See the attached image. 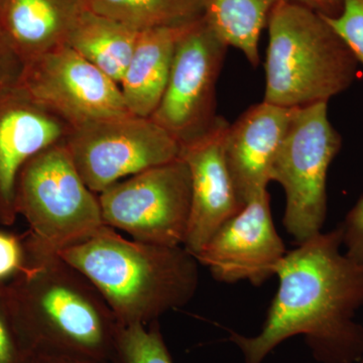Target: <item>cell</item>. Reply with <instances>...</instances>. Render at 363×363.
<instances>
[{"label": "cell", "mask_w": 363, "mask_h": 363, "mask_svg": "<svg viewBox=\"0 0 363 363\" xmlns=\"http://www.w3.org/2000/svg\"><path fill=\"white\" fill-rule=\"evenodd\" d=\"M228 48L203 18L190 23L177 42L166 90L150 118L181 145L218 121L216 84Z\"/></svg>", "instance_id": "9c48e42d"}, {"label": "cell", "mask_w": 363, "mask_h": 363, "mask_svg": "<svg viewBox=\"0 0 363 363\" xmlns=\"http://www.w3.org/2000/svg\"><path fill=\"white\" fill-rule=\"evenodd\" d=\"M286 253L266 191L224 223L195 257L216 281H248L259 286L276 274Z\"/></svg>", "instance_id": "8fae6325"}, {"label": "cell", "mask_w": 363, "mask_h": 363, "mask_svg": "<svg viewBox=\"0 0 363 363\" xmlns=\"http://www.w3.org/2000/svg\"><path fill=\"white\" fill-rule=\"evenodd\" d=\"M83 7L80 0H6L0 32L26 64L67 45Z\"/></svg>", "instance_id": "9a60e30c"}, {"label": "cell", "mask_w": 363, "mask_h": 363, "mask_svg": "<svg viewBox=\"0 0 363 363\" xmlns=\"http://www.w3.org/2000/svg\"><path fill=\"white\" fill-rule=\"evenodd\" d=\"M358 208H359L360 212L363 214V198L358 201Z\"/></svg>", "instance_id": "4316f807"}, {"label": "cell", "mask_w": 363, "mask_h": 363, "mask_svg": "<svg viewBox=\"0 0 363 363\" xmlns=\"http://www.w3.org/2000/svg\"><path fill=\"white\" fill-rule=\"evenodd\" d=\"M80 176L91 191L107 188L180 157L181 145L150 117L130 116L72 128L65 140Z\"/></svg>", "instance_id": "ba28073f"}, {"label": "cell", "mask_w": 363, "mask_h": 363, "mask_svg": "<svg viewBox=\"0 0 363 363\" xmlns=\"http://www.w3.org/2000/svg\"><path fill=\"white\" fill-rule=\"evenodd\" d=\"M342 138L328 118V104L295 108L271 169L286 193L284 225L298 243L321 233L327 213L326 180Z\"/></svg>", "instance_id": "8992f818"}, {"label": "cell", "mask_w": 363, "mask_h": 363, "mask_svg": "<svg viewBox=\"0 0 363 363\" xmlns=\"http://www.w3.org/2000/svg\"><path fill=\"white\" fill-rule=\"evenodd\" d=\"M6 0H0V11H1L2 6H4V4Z\"/></svg>", "instance_id": "83f0119b"}, {"label": "cell", "mask_w": 363, "mask_h": 363, "mask_svg": "<svg viewBox=\"0 0 363 363\" xmlns=\"http://www.w3.org/2000/svg\"><path fill=\"white\" fill-rule=\"evenodd\" d=\"M85 9L138 32L182 26L203 18L206 0H80Z\"/></svg>", "instance_id": "d6986e66"}, {"label": "cell", "mask_w": 363, "mask_h": 363, "mask_svg": "<svg viewBox=\"0 0 363 363\" xmlns=\"http://www.w3.org/2000/svg\"><path fill=\"white\" fill-rule=\"evenodd\" d=\"M228 124L219 116L211 130L181 145L180 157L187 164L192 186L183 247L194 257L245 206L234 187L224 156V135Z\"/></svg>", "instance_id": "7c38bea8"}, {"label": "cell", "mask_w": 363, "mask_h": 363, "mask_svg": "<svg viewBox=\"0 0 363 363\" xmlns=\"http://www.w3.org/2000/svg\"><path fill=\"white\" fill-rule=\"evenodd\" d=\"M295 108L277 105H252L224 135V156L241 203L267 191L272 162L285 138Z\"/></svg>", "instance_id": "5bb4252c"}, {"label": "cell", "mask_w": 363, "mask_h": 363, "mask_svg": "<svg viewBox=\"0 0 363 363\" xmlns=\"http://www.w3.org/2000/svg\"><path fill=\"white\" fill-rule=\"evenodd\" d=\"M138 30L83 7L67 45L119 85L135 51Z\"/></svg>", "instance_id": "e0dca14e"}, {"label": "cell", "mask_w": 363, "mask_h": 363, "mask_svg": "<svg viewBox=\"0 0 363 363\" xmlns=\"http://www.w3.org/2000/svg\"><path fill=\"white\" fill-rule=\"evenodd\" d=\"M30 363H114L109 362H99V360L90 359H66V358H40L32 359Z\"/></svg>", "instance_id": "484cf974"}, {"label": "cell", "mask_w": 363, "mask_h": 363, "mask_svg": "<svg viewBox=\"0 0 363 363\" xmlns=\"http://www.w3.org/2000/svg\"><path fill=\"white\" fill-rule=\"evenodd\" d=\"M281 0H206L205 23L228 47L240 50L252 66L259 64V39L269 13Z\"/></svg>", "instance_id": "ac0fdd59"}, {"label": "cell", "mask_w": 363, "mask_h": 363, "mask_svg": "<svg viewBox=\"0 0 363 363\" xmlns=\"http://www.w3.org/2000/svg\"><path fill=\"white\" fill-rule=\"evenodd\" d=\"M16 209L28 222L26 253L58 255L105 226L96 193L79 174L65 140L47 147L21 169Z\"/></svg>", "instance_id": "5b68a950"}, {"label": "cell", "mask_w": 363, "mask_h": 363, "mask_svg": "<svg viewBox=\"0 0 363 363\" xmlns=\"http://www.w3.org/2000/svg\"><path fill=\"white\" fill-rule=\"evenodd\" d=\"M360 363H363V354H362V358H360V360H359Z\"/></svg>", "instance_id": "f1b7e54d"}, {"label": "cell", "mask_w": 363, "mask_h": 363, "mask_svg": "<svg viewBox=\"0 0 363 363\" xmlns=\"http://www.w3.org/2000/svg\"><path fill=\"white\" fill-rule=\"evenodd\" d=\"M23 66V62L0 32V94L18 87Z\"/></svg>", "instance_id": "cb8c5ba5"}, {"label": "cell", "mask_w": 363, "mask_h": 363, "mask_svg": "<svg viewBox=\"0 0 363 363\" xmlns=\"http://www.w3.org/2000/svg\"><path fill=\"white\" fill-rule=\"evenodd\" d=\"M25 262L23 238L0 231V284L13 279L23 269Z\"/></svg>", "instance_id": "603a6c76"}, {"label": "cell", "mask_w": 363, "mask_h": 363, "mask_svg": "<svg viewBox=\"0 0 363 363\" xmlns=\"http://www.w3.org/2000/svg\"><path fill=\"white\" fill-rule=\"evenodd\" d=\"M16 88L72 128L131 114L119 85L68 45L26 62Z\"/></svg>", "instance_id": "30bf717a"}, {"label": "cell", "mask_w": 363, "mask_h": 363, "mask_svg": "<svg viewBox=\"0 0 363 363\" xmlns=\"http://www.w3.org/2000/svg\"><path fill=\"white\" fill-rule=\"evenodd\" d=\"M343 227L320 233L286 252L277 267L279 289L259 335L231 332L245 363H262L286 339L305 336L321 363H355L363 354V259L341 252Z\"/></svg>", "instance_id": "6da1fadb"}, {"label": "cell", "mask_w": 363, "mask_h": 363, "mask_svg": "<svg viewBox=\"0 0 363 363\" xmlns=\"http://www.w3.org/2000/svg\"><path fill=\"white\" fill-rule=\"evenodd\" d=\"M190 25V23H189ZM189 25L150 28L138 33L119 87L133 116L150 117L166 90L176 45Z\"/></svg>", "instance_id": "2e32d148"}, {"label": "cell", "mask_w": 363, "mask_h": 363, "mask_svg": "<svg viewBox=\"0 0 363 363\" xmlns=\"http://www.w3.org/2000/svg\"><path fill=\"white\" fill-rule=\"evenodd\" d=\"M72 128L18 88L0 94V224L11 226L18 219L16 188L23 167L64 142Z\"/></svg>", "instance_id": "4fadbf2b"}, {"label": "cell", "mask_w": 363, "mask_h": 363, "mask_svg": "<svg viewBox=\"0 0 363 363\" xmlns=\"http://www.w3.org/2000/svg\"><path fill=\"white\" fill-rule=\"evenodd\" d=\"M267 26L264 102L285 108L328 104L357 80L359 63L321 14L281 0Z\"/></svg>", "instance_id": "277c9868"}, {"label": "cell", "mask_w": 363, "mask_h": 363, "mask_svg": "<svg viewBox=\"0 0 363 363\" xmlns=\"http://www.w3.org/2000/svg\"><path fill=\"white\" fill-rule=\"evenodd\" d=\"M4 286L30 360L116 363L123 325L96 288L58 255L26 253L23 269Z\"/></svg>", "instance_id": "7a4b0ae2"}, {"label": "cell", "mask_w": 363, "mask_h": 363, "mask_svg": "<svg viewBox=\"0 0 363 363\" xmlns=\"http://www.w3.org/2000/svg\"><path fill=\"white\" fill-rule=\"evenodd\" d=\"M96 288L123 326L149 325L187 305L199 285V262L183 245L124 238L105 225L58 253Z\"/></svg>", "instance_id": "3957f363"}, {"label": "cell", "mask_w": 363, "mask_h": 363, "mask_svg": "<svg viewBox=\"0 0 363 363\" xmlns=\"http://www.w3.org/2000/svg\"><path fill=\"white\" fill-rule=\"evenodd\" d=\"M116 363H174L157 321L123 326Z\"/></svg>", "instance_id": "ffe728a7"}, {"label": "cell", "mask_w": 363, "mask_h": 363, "mask_svg": "<svg viewBox=\"0 0 363 363\" xmlns=\"http://www.w3.org/2000/svg\"><path fill=\"white\" fill-rule=\"evenodd\" d=\"M294 4L307 7L315 13L328 18H335L341 13L343 0H288Z\"/></svg>", "instance_id": "d4e9b609"}, {"label": "cell", "mask_w": 363, "mask_h": 363, "mask_svg": "<svg viewBox=\"0 0 363 363\" xmlns=\"http://www.w3.org/2000/svg\"><path fill=\"white\" fill-rule=\"evenodd\" d=\"M322 16L363 65V0H343L337 16Z\"/></svg>", "instance_id": "7402d4cb"}, {"label": "cell", "mask_w": 363, "mask_h": 363, "mask_svg": "<svg viewBox=\"0 0 363 363\" xmlns=\"http://www.w3.org/2000/svg\"><path fill=\"white\" fill-rule=\"evenodd\" d=\"M4 284H0V363H30Z\"/></svg>", "instance_id": "44dd1931"}, {"label": "cell", "mask_w": 363, "mask_h": 363, "mask_svg": "<svg viewBox=\"0 0 363 363\" xmlns=\"http://www.w3.org/2000/svg\"><path fill=\"white\" fill-rule=\"evenodd\" d=\"M192 186L181 159L128 177L98 194L105 225L150 245L180 247L187 233Z\"/></svg>", "instance_id": "52a82bcc"}]
</instances>
